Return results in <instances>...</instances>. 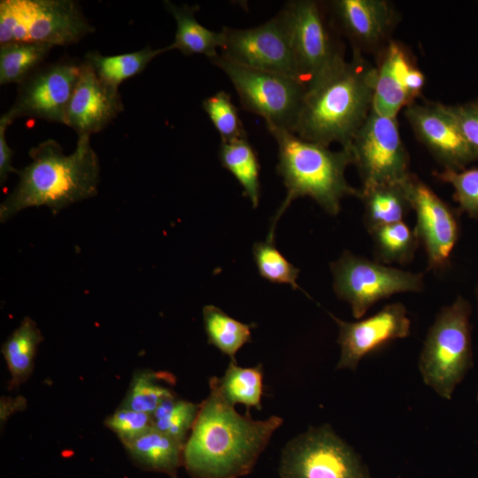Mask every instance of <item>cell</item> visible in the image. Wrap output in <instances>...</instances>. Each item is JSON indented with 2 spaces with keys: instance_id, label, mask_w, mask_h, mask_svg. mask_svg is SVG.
<instances>
[{
  "instance_id": "6da1fadb",
  "label": "cell",
  "mask_w": 478,
  "mask_h": 478,
  "mask_svg": "<svg viewBox=\"0 0 478 478\" xmlns=\"http://www.w3.org/2000/svg\"><path fill=\"white\" fill-rule=\"evenodd\" d=\"M208 396L186 440L183 467L191 478H240L251 472L283 420L239 413L210 378Z\"/></svg>"
},
{
  "instance_id": "7a4b0ae2",
  "label": "cell",
  "mask_w": 478,
  "mask_h": 478,
  "mask_svg": "<svg viewBox=\"0 0 478 478\" xmlns=\"http://www.w3.org/2000/svg\"><path fill=\"white\" fill-rule=\"evenodd\" d=\"M376 68L359 50L338 57L307 86L293 133L326 147H347L373 107Z\"/></svg>"
},
{
  "instance_id": "3957f363",
  "label": "cell",
  "mask_w": 478,
  "mask_h": 478,
  "mask_svg": "<svg viewBox=\"0 0 478 478\" xmlns=\"http://www.w3.org/2000/svg\"><path fill=\"white\" fill-rule=\"evenodd\" d=\"M28 154L31 163L19 170V183L0 205L2 223L28 207L47 206L56 213L96 196L100 165L90 135H78L75 150L67 156L53 139L32 147Z\"/></svg>"
},
{
  "instance_id": "277c9868",
  "label": "cell",
  "mask_w": 478,
  "mask_h": 478,
  "mask_svg": "<svg viewBox=\"0 0 478 478\" xmlns=\"http://www.w3.org/2000/svg\"><path fill=\"white\" fill-rule=\"evenodd\" d=\"M267 129L278 145L277 172L287 189L286 197L273 219L269 236L274 237L277 220L297 197H310L325 212L335 216L343 197H358L359 189L351 186L345 178L347 166L353 164L349 146L333 151L289 130L274 127Z\"/></svg>"
},
{
  "instance_id": "5b68a950",
  "label": "cell",
  "mask_w": 478,
  "mask_h": 478,
  "mask_svg": "<svg viewBox=\"0 0 478 478\" xmlns=\"http://www.w3.org/2000/svg\"><path fill=\"white\" fill-rule=\"evenodd\" d=\"M471 305L462 296L443 307L428 330L419 358L423 382L451 399L472 366Z\"/></svg>"
},
{
  "instance_id": "8992f818",
  "label": "cell",
  "mask_w": 478,
  "mask_h": 478,
  "mask_svg": "<svg viewBox=\"0 0 478 478\" xmlns=\"http://www.w3.org/2000/svg\"><path fill=\"white\" fill-rule=\"evenodd\" d=\"M94 31L75 1H0V45L40 42L67 46Z\"/></svg>"
},
{
  "instance_id": "52a82bcc",
  "label": "cell",
  "mask_w": 478,
  "mask_h": 478,
  "mask_svg": "<svg viewBox=\"0 0 478 478\" xmlns=\"http://www.w3.org/2000/svg\"><path fill=\"white\" fill-rule=\"evenodd\" d=\"M211 61L230 79L246 111L264 118L266 127L293 133L306 89L302 81L244 66L220 55Z\"/></svg>"
},
{
  "instance_id": "ba28073f",
  "label": "cell",
  "mask_w": 478,
  "mask_h": 478,
  "mask_svg": "<svg viewBox=\"0 0 478 478\" xmlns=\"http://www.w3.org/2000/svg\"><path fill=\"white\" fill-rule=\"evenodd\" d=\"M333 287L338 298L347 302L356 319L380 300L397 293L420 292L424 275L358 256L349 251L330 264Z\"/></svg>"
},
{
  "instance_id": "9c48e42d",
  "label": "cell",
  "mask_w": 478,
  "mask_h": 478,
  "mask_svg": "<svg viewBox=\"0 0 478 478\" xmlns=\"http://www.w3.org/2000/svg\"><path fill=\"white\" fill-rule=\"evenodd\" d=\"M281 478H369L354 450L332 427H309L290 439L280 456Z\"/></svg>"
},
{
  "instance_id": "30bf717a",
  "label": "cell",
  "mask_w": 478,
  "mask_h": 478,
  "mask_svg": "<svg viewBox=\"0 0 478 478\" xmlns=\"http://www.w3.org/2000/svg\"><path fill=\"white\" fill-rule=\"evenodd\" d=\"M349 147L362 181L361 189L401 182L410 173L409 154L397 117L380 115L372 110Z\"/></svg>"
},
{
  "instance_id": "8fae6325",
  "label": "cell",
  "mask_w": 478,
  "mask_h": 478,
  "mask_svg": "<svg viewBox=\"0 0 478 478\" xmlns=\"http://www.w3.org/2000/svg\"><path fill=\"white\" fill-rule=\"evenodd\" d=\"M81 65L82 61L69 58L44 63L18 85L13 104L1 118L10 125L22 117L65 124Z\"/></svg>"
},
{
  "instance_id": "7c38bea8",
  "label": "cell",
  "mask_w": 478,
  "mask_h": 478,
  "mask_svg": "<svg viewBox=\"0 0 478 478\" xmlns=\"http://www.w3.org/2000/svg\"><path fill=\"white\" fill-rule=\"evenodd\" d=\"M223 58L251 68L300 80L289 29L282 13L255 27H223Z\"/></svg>"
},
{
  "instance_id": "4fadbf2b",
  "label": "cell",
  "mask_w": 478,
  "mask_h": 478,
  "mask_svg": "<svg viewBox=\"0 0 478 478\" xmlns=\"http://www.w3.org/2000/svg\"><path fill=\"white\" fill-rule=\"evenodd\" d=\"M281 12L289 29L300 80L307 86L343 53L332 41L318 2L291 1Z\"/></svg>"
},
{
  "instance_id": "5bb4252c",
  "label": "cell",
  "mask_w": 478,
  "mask_h": 478,
  "mask_svg": "<svg viewBox=\"0 0 478 478\" xmlns=\"http://www.w3.org/2000/svg\"><path fill=\"white\" fill-rule=\"evenodd\" d=\"M416 216L414 232L425 248L428 269L447 265L459 238V223L452 209L416 175L403 181Z\"/></svg>"
},
{
  "instance_id": "9a60e30c",
  "label": "cell",
  "mask_w": 478,
  "mask_h": 478,
  "mask_svg": "<svg viewBox=\"0 0 478 478\" xmlns=\"http://www.w3.org/2000/svg\"><path fill=\"white\" fill-rule=\"evenodd\" d=\"M338 327L340 358L336 369L356 370L361 359L397 339L409 335L411 320L402 303L384 305L374 315L358 321H344L329 313Z\"/></svg>"
},
{
  "instance_id": "2e32d148",
  "label": "cell",
  "mask_w": 478,
  "mask_h": 478,
  "mask_svg": "<svg viewBox=\"0 0 478 478\" xmlns=\"http://www.w3.org/2000/svg\"><path fill=\"white\" fill-rule=\"evenodd\" d=\"M375 68L372 110L380 115L397 117L421 94L425 75L410 50L392 40L382 48Z\"/></svg>"
},
{
  "instance_id": "e0dca14e",
  "label": "cell",
  "mask_w": 478,
  "mask_h": 478,
  "mask_svg": "<svg viewBox=\"0 0 478 478\" xmlns=\"http://www.w3.org/2000/svg\"><path fill=\"white\" fill-rule=\"evenodd\" d=\"M405 116L416 137L444 169L463 170L478 160V150L465 138L454 119L440 103H414Z\"/></svg>"
},
{
  "instance_id": "ac0fdd59",
  "label": "cell",
  "mask_w": 478,
  "mask_h": 478,
  "mask_svg": "<svg viewBox=\"0 0 478 478\" xmlns=\"http://www.w3.org/2000/svg\"><path fill=\"white\" fill-rule=\"evenodd\" d=\"M124 105L119 89L102 81L91 66L82 60L81 71L66 112L65 125L78 135L98 133Z\"/></svg>"
},
{
  "instance_id": "d6986e66",
  "label": "cell",
  "mask_w": 478,
  "mask_h": 478,
  "mask_svg": "<svg viewBox=\"0 0 478 478\" xmlns=\"http://www.w3.org/2000/svg\"><path fill=\"white\" fill-rule=\"evenodd\" d=\"M330 5L346 35L362 49L382 46L396 24V10L386 0H335Z\"/></svg>"
},
{
  "instance_id": "ffe728a7",
  "label": "cell",
  "mask_w": 478,
  "mask_h": 478,
  "mask_svg": "<svg viewBox=\"0 0 478 478\" xmlns=\"http://www.w3.org/2000/svg\"><path fill=\"white\" fill-rule=\"evenodd\" d=\"M129 459L138 468L179 478L183 466L185 443L153 428L138 438L122 444Z\"/></svg>"
},
{
  "instance_id": "44dd1931",
  "label": "cell",
  "mask_w": 478,
  "mask_h": 478,
  "mask_svg": "<svg viewBox=\"0 0 478 478\" xmlns=\"http://www.w3.org/2000/svg\"><path fill=\"white\" fill-rule=\"evenodd\" d=\"M164 5L177 25L174 41L166 47V51L179 50L185 56L200 54L210 60L219 55L217 49L222 45L223 33L209 30L197 20L198 6H178L170 1H165Z\"/></svg>"
},
{
  "instance_id": "7402d4cb",
  "label": "cell",
  "mask_w": 478,
  "mask_h": 478,
  "mask_svg": "<svg viewBox=\"0 0 478 478\" xmlns=\"http://www.w3.org/2000/svg\"><path fill=\"white\" fill-rule=\"evenodd\" d=\"M403 181L359 189L358 197L363 202L367 231L404 221L412 207Z\"/></svg>"
},
{
  "instance_id": "603a6c76",
  "label": "cell",
  "mask_w": 478,
  "mask_h": 478,
  "mask_svg": "<svg viewBox=\"0 0 478 478\" xmlns=\"http://www.w3.org/2000/svg\"><path fill=\"white\" fill-rule=\"evenodd\" d=\"M43 336L36 323L25 317L19 326L11 334L2 345L10 380L8 389L13 390L27 382L33 373L35 358Z\"/></svg>"
},
{
  "instance_id": "cb8c5ba5",
  "label": "cell",
  "mask_w": 478,
  "mask_h": 478,
  "mask_svg": "<svg viewBox=\"0 0 478 478\" xmlns=\"http://www.w3.org/2000/svg\"><path fill=\"white\" fill-rule=\"evenodd\" d=\"M263 378L264 371L261 364L243 367L232 360L221 377H211L230 405H244L247 412L251 408L259 411L262 408Z\"/></svg>"
},
{
  "instance_id": "d4e9b609",
  "label": "cell",
  "mask_w": 478,
  "mask_h": 478,
  "mask_svg": "<svg viewBox=\"0 0 478 478\" xmlns=\"http://www.w3.org/2000/svg\"><path fill=\"white\" fill-rule=\"evenodd\" d=\"M166 51V47L152 49L150 45L137 51L115 56H104L93 50L87 52L83 60L102 81L118 89L122 81L141 73L154 58Z\"/></svg>"
},
{
  "instance_id": "484cf974",
  "label": "cell",
  "mask_w": 478,
  "mask_h": 478,
  "mask_svg": "<svg viewBox=\"0 0 478 478\" xmlns=\"http://www.w3.org/2000/svg\"><path fill=\"white\" fill-rule=\"evenodd\" d=\"M219 158L222 166L235 177L243 187L244 196L249 197L256 208L260 198V164L248 139L221 142Z\"/></svg>"
},
{
  "instance_id": "4316f807",
  "label": "cell",
  "mask_w": 478,
  "mask_h": 478,
  "mask_svg": "<svg viewBox=\"0 0 478 478\" xmlns=\"http://www.w3.org/2000/svg\"><path fill=\"white\" fill-rule=\"evenodd\" d=\"M202 313L208 343L230 360L236 361L239 350L251 342L254 325L241 322L212 305L204 306Z\"/></svg>"
},
{
  "instance_id": "83f0119b",
  "label": "cell",
  "mask_w": 478,
  "mask_h": 478,
  "mask_svg": "<svg viewBox=\"0 0 478 478\" xmlns=\"http://www.w3.org/2000/svg\"><path fill=\"white\" fill-rule=\"evenodd\" d=\"M174 376L167 372L139 369L134 373L120 407L151 414L165 398L175 395Z\"/></svg>"
},
{
  "instance_id": "f1b7e54d",
  "label": "cell",
  "mask_w": 478,
  "mask_h": 478,
  "mask_svg": "<svg viewBox=\"0 0 478 478\" xmlns=\"http://www.w3.org/2000/svg\"><path fill=\"white\" fill-rule=\"evenodd\" d=\"M53 47L40 42L0 45V84L21 83L45 63Z\"/></svg>"
},
{
  "instance_id": "f546056e",
  "label": "cell",
  "mask_w": 478,
  "mask_h": 478,
  "mask_svg": "<svg viewBox=\"0 0 478 478\" xmlns=\"http://www.w3.org/2000/svg\"><path fill=\"white\" fill-rule=\"evenodd\" d=\"M368 233L376 260L386 265L409 263L420 243L414 229L405 221L378 227Z\"/></svg>"
},
{
  "instance_id": "4dcf8cb0",
  "label": "cell",
  "mask_w": 478,
  "mask_h": 478,
  "mask_svg": "<svg viewBox=\"0 0 478 478\" xmlns=\"http://www.w3.org/2000/svg\"><path fill=\"white\" fill-rule=\"evenodd\" d=\"M199 410V404L179 398L177 395L161 401L150 414L152 428L186 443Z\"/></svg>"
},
{
  "instance_id": "1f68e13d",
  "label": "cell",
  "mask_w": 478,
  "mask_h": 478,
  "mask_svg": "<svg viewBox=\"0 0 478 478\" xmlns=\"http://www.w3.org/2000/svg\"><path fill=\"white\" fill-rule=\"evenodd\" d=\"M252 254L259 275L273 283L289 284L301 289L297 283L299 269L292 265L277 249L274 238L253 244Z\"/></svg>"
},
{
  "instance_id": "d6a6232c",
  "label": "cell",
  "mask_w": 478,
  "mask_h": 478,
  "mask_svg": "<svg viewBox=\"0 0 478 478\" xmlns=\"http://www.w3.org/2000/svg\"><path fill=\"white\" fill-rule=\"evenodd\" d=\"M202 106L219 132L221 142L228 143L247 138L238 110L227 92L219 91L205 98Z\"/></svg>"
},
{
  "instance_id": "836d02e7",
  "label": "cell",
  "mask_w": 478,
  "mask_h": 478,
  "mask_svg": "<svg viewBox=\"0 0 478 478\" xmlns=\"http://www.w3.org/2000/svg\"><path fill=\"white\" fill-rule=\"evenodd\" d=\"M454 189V199L460 209L472 218H478V168L444 169L435 174Z\"/></svg>"
},
{
  "instance_id": "e575fe53",
  "label": "cell",
  "mask_w": 478,
  "mask_h": 478,
  "mask_svg": "<svg viewBox=\"0 0 478 478\" xmlns=\"http://www.w3.org/2000/svg\"><path fill=\"white\" fill-rule=\"evenodd\" d=\"M104 425L124 444L150 430L152 420L149 413L120 406L104 420Z\"/></svg>"
},
{
  "instance_id": "d590c367",
  "label": "cell",
  "mask_w": 478,
  "mask_h": 478,
  "mask_svg": "<svg viewBox=\"0 0 478 478\" xmlns=\"http://www.w3.org/2000/svg\"><path fill=\"white\" fill-rule=\"evenodd\" d=\"M467 142L478 150V99L456 105L444 104Z\"/></svg>"
},
{
  "instance_id": "8d00e7d4",
  "label": "cell",
  "mask_w": 478,
  "mask_h": 478,
  "mask_svg": "<svg viewBox=\"0 0 478 478\" xmlns=\"http://www.w3.org/2000/svg\"><path fill=\"white\" fill-rule=\"evenodd\" d=\"M10 124L4 119L0 118V181L4 183L9 173H18L19 169L12 166L13 150L8 145L5 132Z\"/></svg>"
},
{
  "instance_id": "74e56055",
  "label": "cell",
  "mask_w": 478,
  "mask_h": 478,
  "mask_svg": "<svg viewBox=\"0 0 478 478\" xmlns=\"http://www.w3.org/2000/svg\"><path fill=\"white\" fill-rule=\"evenodd\" d=\"M26 399L23 397H18L15 398L2 397L0 404V419L1 424L5 422V420L15 412L22 411L26 408Z\"/></svg>"
},
{
  "instance_id": "f35d334b",
  "label": "cell",
  "mask_w": 478,
  "mask_h": 478,
  "mask_svg": "<svg viewBox=\"0 0 478 478\" xmlns=\"http://www.w3.org/2000/svg\"><path fill=\"white\" fill-rule=\"evenodd\" d=\"M476 297H477V305H478V286H477V289H476Z\"/></svg>"
},
{
  "instance_id": "ab89813d",
  "label": "cell",
  "mask_w": 478,
  "mask_h": 478,
  "mask_svg": "<svg viewBox=\"0 0 478 478\" xmlns=\"http://www.w3.org/2000/svg\"><path fill=\"white\" fill-rule=\"evenodd\" d=\"M477 399H478V395H477Z\"/></svg>"
}]
</instances>
